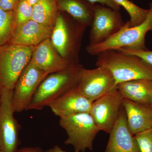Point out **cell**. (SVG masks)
Masks as SVG:
<instances>
[{
  "label": "cell",
  "instance_id": "f1b7e54d",
  "mask_svg": "<svg viewBox=\"0 0 152 152\" xmlns=\"http://www.w3.org/2000/svg\"><path fill=\"white\" fill-rule=\"evenodd\" d=\"M38 0H27V1L33 7L38 1Z\"/></svg>",
  "mask_w": 152,
  "mask_h": 152
},
{
  "label": "cell",
  "instance_id": "4fadbf2b",
  "mask_svg": "<svg viewBox=\"0 0 152 152\" xmlns=\"http://www.w3.org/2000/svg\"><path fill=\"white\" fill-rule=\"evenodd\" d=\"M30 61L48 75L64 70L72 65L60 56L50 38L35 47Z\"/></svg>",
  "mask_w": 152,
  "mask_h": 152
},
{
  "label": "cell",
  "instance_id": "8992f818",
  "mask_svg": "<svg viewBox=\"0 0 152 152\" xmlns=\"http://www.w3.org/2000/svg\"><path fill=\"white\" fill-rule=\"evenodd\" d=\"M13 90H4L0 95V151L16 152L20 144V126L14 116Z\"/></svg>",
  "mask_w": 152,
  "mask_h": 152
},
{
  "label": "cell",
  "instance_id": "cb8c5ba5",
  "mask_svg": "<svg viewBox=\"0 0 152 152\" xmlns=\"http://www.w3.org/2000/svg\"><path fill=\"white\" fill-rule=\"evenodd\" d=\"M116 50L119 51L126 54L135 55L140 57L145 61L152 65V51L148 50H132L124 48Z\"/></svg>",
  "mask_w": 152,
  "mask_h": 152
},
{
  "label": "cell",
  "instance_id": "83f0119b",
  "mask_svg": "<svg viewBox=\"0 0 152 152\" xmlns=\"http://www.w3.org/2000/svg\"><path fill=\"white\" fill-rule=\"evenodd\" d=\"M45 152H68L66 151H64L61 148H60L59 146L58 145H56L55 146L47 150Z\"/></svg>",
  "mask_w": 152,
  "mask_h": 152
},
{
  "label": "cell",
  "instance_id": "5bb4252c",
  "mask_svg": "<svg viewBox=\"0 0 152 152\" xmlns=\"http://www.w3.org/2000/svg\"><path fill=\"white\" fill-rule=\"evenodd\" d=\"M93 102L81 94L76 87L53 101L48 107L56 116L61 118L89 113Z\"/></svg>",
  "mask_w": 152,
  "mask_h": 152
},
{
  "label": "cell",
  "instance_id": "d6986e66",
  "mask_svg": "<svg viewBox=\"0 0 152 152\" xmlns=\"http://www.w3.org/2000/svg\"><path fill=\"white\" fill-rule=\"evenodd\" d=\"M58 10L57 0H38L33 7L31 20L53 28Z\"/></svg>",
  "mask_w": 152,
  "mask_h": 152
},
{
  "label": "cell",
  "instance_id": "5b68a950",
  "mask_svg": "<svg viewBox=\"0 0 152 152\" xmlns=\"http://www.w3.org/2000/svg\"><path fill=\"white\" fill-rule=\"evenodd\" d=\"M60 118V126L68 136L66 145L72 146L75 152L93 150V142L100 131L89 113H80Z\"/></svg>",
  "mask_w": 152,
  "mask_h": 152
},
{
  "label": "cell",
  "instance_id": "6da1fadb",
  "mask_svg": "<svg viewBox=\"0 0 152 152\" xmlns=\"http://www.w3.org/2000/svg\"><path fill=\"white\" fill-rule=\"evenodd\" d=\"M97 56L96 66L108 69L117 85L139 79L152 80V65L135 55L110 50L102 52Z\"/></svg>",
  "mask_w": 152,
  "mask_h": 152
},
{
  "label": "cell",
  "instance_id": "603a6c76",
  "mask_svg": "<svg viewBox=\"0 0 152 152\" xmlns=\"http://www.w3.org/2000/svg\"><path fill=\"white\" fill-rule=\"evenodd\" d=\"M134 137L141 152H152V128Z\"/></svg>",
  "mask_w": 152,
  "mask_h": 152
},
{
  "label": "cell",
  "instance_id": "52a82bcc",
  "mask_svg": "<svg viewBox=\"0 0 152 152\" xmlns=\"http://www.w3.org/2000/svg\"><path fill=\"white\" fill-rule=\"evenodd\" d=\"M48 75L30 62L20 75L13 90L12 103L15 113L27 110L38 87Z\"/></svg>",
  "mask_w": 152,
  "mask_h": 152
},
{
  "label": "cell",
  "instance_id": "3957f363",
  "mask_svg": "<svg viewBox=\"0 0 152 152\" xmlns=\"http://www.w3.org/2000/svg\"><path fill=\"white\" fill-rule=\"evenodd\" d=\"M149 12L144 21L140 24L131 27L129 20L125 23L122 28L111 37L102 43L89 45L87 51L92 56H97L107 50L121 48L146 50L145 36L148 32H152V2L149 4Z\"/></svg>",
  "mask_w": 152,
  "mask_h": 152
},
{
  "label": "cell",
  "instance_id": "7a4b0ae2",
  "mask_svg": "<svg viewBox=\"0 0 152 152\" xmlns=\"http://www.w3.org/2000/svg\"><path fill=\"white\" fill-rule=\"evenodd\" d=\"M83 67L71 65L64 70L50 74L38 87L27 110H41L78 84Z\"/></svg>",
  "mask_w": 152,
  "mask_h": 152
},
{
  "label": "cell",
  "instance_id": "2e32d148",
  "mask_svg": "<svg viewBox=\"0 0 152 152\" xmlns=\"http://www.w3.org/2000/svg\"><path fill=\"white\" fill-rule=\"evenodd\" d=\"M122 105L128 128L133 136L152 128V109L150 104L124 99Z\"/></svg>",
  "mask_w": 152,
  "mask_h": 152
},
{
  "label": "cell",
  "instance_id": "ac0fdd59",
  "mask_svg": "<svg viewBox=\"0 0 152 152\" xmlns=\"http://www.w3.org/2000/svg\"><path fill=\"white\" fill-rule=\"evenodd\" d=\"M58 10L65 12L76 20L91 26L96 4L87 0H58Z\"/></svg>",
  "mask_w": 152,
  "mask_h": 152
},
{
  "label": "cell",
  "instance_id": "30bf717a",
  "mask_svg": "<svg viewBox=\"0 0 152 152\" xmlns=\"http://www.w3.org/2000/svg\"><path fill=\"white\" fill-rule=\"evenodd\" d=\"M124 99L116 86L93 102L89 113L99 130L110 133L116 121Z\"/></svg>",
  "mask_w": 152,
  "mask_h": 152
},
{
  "label": "cell",
  "instance_id": "f546056e",
  "mask_svg": "<svg viewBox=\"0 0 152 152\" xmlns=\"http://www.w3.org/2000/svg\"><path fill=\"white\" fill-rule=\"evenodd\" d=\"M150 106H151V108L152 109V100L151 101V104H150Z\"/></svg>",
  "mask_w": 152,
  "mask_h": 152
},
{
  "label": "cell",
  "instance_id": "4dcf8cb0",
  "mask_svg": "<svg viewBox=\"0 0 152 152\" xmlns=\"http://www.w3.org/2000/svg\"><path fill=\"white\" fill-rule=\"evenodd\" d=\"M0 152H1V151H0Z\"/></svg>",
  "mask_w": 152,
  "mask_h": 152
},
{
  "label": "cell",
  "instance_id": "4316f807",
  "mask_svg": "<svg viewBox=\"0 0 152 152\" xmlns=\"http://www.w3.org/2000/svg\"><path fill=\"white\" fill-rule=\"evenodd\" d=\"M16 152H44L39 147H23L18 149Z\"/></svg>",
  "mask_w": 152,
  "mask_h": 152
},
{
  "label": "cell",
  "instance_id": "9a60e30c",
  "mask_svg": "<svg viewBox=\"0 0 152 152\" xmlns=\"http://www.w3.org/2000/svg\"><path fill=\"white\" fill-rule=\"evenodd\" d=\"M53 28L31 20L16 27L9 43L36 47L50 38Z\"/></svg>",
  "mask_w": 152,
  "mask_h": 152
},
{
  "label": "cell",
  "instance_id": "484cf974",
  "mask_svg": "<svg viewBox=\"0 0 152 152\" xmlns=\"http://www.w3.org/2000/svg\"><path fill=\"white\" fill-rule=\"evenodd\" d=\"M90 2L96 4V3H99L102 5L110 8L113 10H120L121 7L116 4L113 0H87Z\"/></svg>",
  "mask_w": 152,
  "mask_h": 152
},
{
  "label": "cell",
  "instance_id": "ba28073f",
  "mask_svg": "<svg viewBox=\"0 0 152 152\" xmlns=\"http://www.w3.org/2000/svg\"><path fill=\"white\" fill-rule=\"evenodd\" d=\"M125 23L120 10L102 5H96L90 26L89 45H97L107 40L118 33Z\"/></svg>",
  "mask_w": 152,
  "mask_h": 152
},
{
  "label": "cell",
  "instance_id": "e0dca14e",
  "mask_svg": "<svg viewBox=\"0 0 152 152\" xmlns=\"http://www.w3.org/2000/svg\"><path fill=\"white\" fill-rule=\"evenodd\" d=\"M117 88L124 99L144 104L152 100V80L139 79L120 83Z\"/></svg>",
  "mask_w": 152,
  "mask_h": 152
},
{
  "label": "cell",
  "instance_id": "7402d4cb",
  "mask_svg": "<svg viewBox=\"0 0 152 152\" xmlns=\"http://www.w3.org/2000/svg\"><path fill=\"white\" fill-rule=\"evenodd\" d=\"M14 12L16 27L31 20L33 6L27 0H20Z\"/></svg>",
  "mask_w": 152,
  "mask_h": 152
},
{
  "label": "cell",
  "instance_id": "7c38bea8",
  "mask_svg": "<svg viewBox=\"0 0 152 152\" xmlns=\"http://www.w3.org/2000/svg\"><path fill=\"white\" fill-rule=\"evenodd\" d=\"M73 30L64 18L58 15L50 37L51 42L56 50L70 64H76L73 56L77 37Z\"/></svg>",
  "mask_w": 152,
  "mask_h": 152
},
{
  "label": "cell",
  "instance_id": "9c48e42d",
  "mask_svg": "<svg viewBox=\"0 0 152 152\" xmlns=\"http://www.w3.org/2000/svg\"><path fill=\"white\" fill-rule=\"evenodd\" d=\"M116 86L111 72L106 68L97 67L92 69L83 68L77 87L81 94L94 102Z\"/></svg>",
  "mask_w": 152,
  "mask_h": 152
},
{
  "label": "cell",
  "instance_id": "8fae6325",
  "mask_svg": "<svg viewBox=\"0 0 152 152\" xmlns=\"http://www.w3.org/2000/svg\"><path fill=\"white\" fill-rule=\"evenodd\" d=\"M104 152H141L134 136L129 130L123 105L110 133Z\"/></svg>",
  "mask_w": 152,
  "mask_h": 152
},
{
  "label": "cell",
  "instance_id": "277c9868",
  "mask_svg": "<svg viewBox=\"0 0 152 152\" xmlns=\"http://www.w3.org/2000/svg\"><path fill=\"white\" fill-rule=\"evenodd\" d=\"M35 48L9 42L0 46V95L4 90H13Z\"/></svg>",
  "mask_w": 152,
  "mask_h": 152
},
{
  "label": "cell",
  "instance_id": "44dd1931",
  "mask_svg": "<svg viewBox=\"0 0 152 152\" xmlns=\"http://www.w3.org/2000/svg\"><path fill=\"white\" fill-rule=\"evenodd\" d=\"M120 7H122L129 14L131 27L135 26L144 21L149 12V9H144L129 0H113Z\"/></svg>",
  "mask_w": 152,
  "mask_h": 152
},
{
  "label": "cell",
  "instance_id": "ffe728a7",
  "mask_svg": "<svg viewBox=\"0 0 152 152\" xmlns=\"http://www.w3.org/2000/svg\"><path fill=\"white\" fill-rule=\"evenodd\" d=\"M15 28L14 11L0 8V46L8 43Z\"/></svg>",
  "mask_w": 152,
  "mask_h": 152
},
{
  "label": "cell",
  "instance_id": "d4e9b609",
  "mask_svg": "<svg viewBox=\"0 0 152 152\" xmlns=\"http://www.w3.org/2000/svg\"><path fill=\"white\" fill-rule=\"evenodd\" d=\"M20 0H0V8L5 11H14Z\"/></svg>",
  "mask_w": 152,
  "mask_h": 152
}]
</instances>
